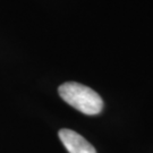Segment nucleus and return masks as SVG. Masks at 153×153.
I'll use <instances>...</instances> for the list:
<instances>
[{"label":"nucleus","mask_w":153,"mask_h":153,"mask_svg":"<svg viewBox=\"0 0 153 153\" xmlns=\"http://www.w3.org/2000/svg\"><path fill=\"white\" fill-rule=\"evenodd\" d=\"M58 92L65 102L84 115H98L103 109L101 97L91 88L81 83L66 82L59 86Z\"/></svg>","instance_id":"f257e3e1"},{"label":"nucleus","mask_w":153,"mask_h":153,"mask_svg":"<svg viewBox=\"0 0 153 153\" xmlns=\"http://www.w3.org/2000/svg\"><path fill=\"white\" fill-rule=\"evenodd\" d=\"M59 138L69 153H97L92 144H90L84 137L71 129H60Z\"/></svg>","instance_id":"f03ea898"}]
</instances>
